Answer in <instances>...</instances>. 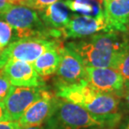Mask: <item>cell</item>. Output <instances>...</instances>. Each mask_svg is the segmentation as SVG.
Here are the masks:
<instances>
[{
    "label": "cell",
    "mask_w": 129,
    "mask_h": 129,
    "mask_svg": "<svg viewBox=\"0 0 129 129\" xmlns=\"http://www.w3.org/2000/svg\"><path fill=\"white\" fill-rule=\"evenodd\" d=\"M57 97L81 106L96 117L108 121L112 126L121 121L119 107L121 97L94 89L86 81L64 85L56 83Z\"/></svg>",
    "instance_id": "1"
},
{
    "label": "cell",
    "mask_w": 129,
    "mask_h": 129,
    "mask_svg": "<svg viewBox=\"0 0 129 129\" xmlns=\"http://www.w3.org/2000/svg\"><path fill=\"white\" fill-rule=\"evenodd\" d=\"M52 117L55 122H50V128L84 129L91 127H113L108 121L96 117L81 106L60 97L56 98Z\"/></svg>",
    "instance_id": "2"
},
{
    "label": "cell",
    "mask_w": 129,
    "mask_h": 129,
    "mask_svg": "<svg viewBox=\"0 0 129 129\" xmlns=\"http://www.w3.org/2000/svg\"><path fill=\"white\" fill-rule=\"evenodd\" d=\"M0 19L4 20L18 39L30 37L47 38L51 35V29L44 24L36 10L24 5L12 4L9 9L0 15Z\"/></svg>",
    "instance_id": "3"
},
{
    "label": "cell",
    "mask_w": 129,
    "mask_h": 129,
    "mask_svg": "<svg viewBox=\"0 0 129 129\" xmlns=\"http://www.w3.org/2000/svg\"><path fill=\"white\" fill-rule=\"evenodd\" d=\"M60 45L57 40L44 37L20 39L11 42L0 55V69L9 61L21 60L32 64L45 51Z\"/></svg>",
    "instance_id": "4"
},
{
    "label": "cell",
    "mask_w": 129,
    "mask_h": 129,
    "mask_svg": "<svg viewBox=\"0 0 129 129\" xmlns=\"http://www.w3.org/2000/svg\"><path fill=\"white\" fill-rule=\"evenodd\" d=\"M80 56L86 67L117 70L124 55L111 53L93 45L88 40L70 42L66 45Z\"/></svg>",
    "instance_id": "5"
},
{
    "label": "cell",
    "mask_w": 129,
    "mask_h": 129,
    "mask_svg": "<svg viewBox=\"0 0 129 129\" xmlns=\"http://www.w3.org/2000/svg\"><path fill=\"white\" fill-rule=\"evenodd\" d=\"M45 86L24 87L13 86L3 101L9 121L18 122L28 108L40 97Z\"/></svg>",
    "instance_id": "6"
},
{
    "label": "cell",
    "mask_w": 129,
    "mask_h": 129,
    "mask_svg": "<svg viewBox=\"0 0 129 129\" xmlns=\"http://www.w3.org/2000/svg\"><path fill=\"white\" fill-rule=\"evenodd\" d=\"M59 53L60 63L56 71V83L71 85L86 81V66L80 56L66 45H60Z\"/></svg>",
    "instance_id": "7"
},
{
    "label": "cell",
    "mask_w": 129,
    "mask_h": 129,
    "mask_svg": "<svg viewBox=\"0 0 129 129\" xmlns=\"http://www.w3.org/2000/svg\"><path fill=\"white\" fill-rule=\"evenodd\" d=\"M86 81L91 87L104 93L122 96L125 80L117 70L112 68L86 67Z\"/></svg>",
    "instance_id": "8"
},
{
    "label": "cell",
    "mask_w": 129,
    "mask_h": 129,
    "mask_svg": "<svg viewBox=\"0 0 129 129\" xmlns=\"http://www.w3.org/2000/svg\"><path fill=\"white\" fill-rule=\"evenodd\" d=\"M60 31L64 38H83L107 32V24L104 14L95 18L74 14L71 16L66 26Z\"/></svg>",
    "instance_id": "9"
},
{
    "label": "cell",
    "mask_w": 129,
    "mask_h": 129,
    "mask_svg": "<svg viewBox=\"0 0 129 129\" xmlns=\"http://www.w3.org/2000/svg\"><path fill=\"white\" fill-rule=\"evenodd\" d=\"M57 96L45 89L40 97L36 100L18 121L20 127L41 126L52 117Z\"/></svg>",
    "instance_id": "10"
},
{
    "label": "cell",
    "mask_w": 129,
    "mask_h": 129,
    "mask_svg": "<svg viewBox=\"0 0 129 129\" xmlns=\"http://www.w3.org/2000/svg\"><path fill=\"white\" fill-rule=\"evenodd\" d=\"M3 71L14 86L39 87L45 86V81L30 63L21 60L9 61L4 66Z\"/></svg>",
    "instance_id": "11"
},
{
    "label": "cell",
    "mask_w": 129,
    "mask_h": 129,
    "mask_svg": "<svg viewBox=\"0 0 129 129\" xmlns=\"http://www.w3.org/2000/svg\"><path fill=\"white\" fill-rule=\"evenodd\" d=\"M103 3L107 31L128 32L129 0H106Z\"/></svg>",
    "instance_id": "12"
},
{
    "label": "cell",
    "mask_w": 129,
    "mask_h": 129,
    "mask_svg": "<svg viewBox=\"0 0 129 129\" xmlns=\"http://www.w3.org/2000/svg\"><path fill=\"white\" fill-rule=\"evenodd\" d=\"M40 18L48 29L60 30L67 25L71 16L64 1H58L40 12Z\"/></svg>",
    "instance_id": "13"
},
{
    "label": "cell",
    "mask_w": 129,
    "mask_h": 129,
    "mask_svg": "<svg viewBox=\"0 0 129 129\" xmlns=\"http://www.w3.org/2000/svg\"><path fill=\"white\" fill-rule=\"evenodd\" d=\"M59 47L45 51L32 63L34 69L44 81L57 71L60 63Z\"/></svg>",
    "instance_id": "14"
},
{
    "label": "cell",
    "mask_w": 129,
    "mask_h": 129,
    "mask_svg": "<svg viewBox=\"0 0 129 129\" xmlns=\"http://www.w3.org/2000/svg\"><path fill=\"white\" fill-rule=\"evenodd\" d=\"M103 0H66L64 4L77 15L86 17H98L104 14Z\"/></svg>",
    "instance_id": "15"
},
{
    "label": "cell",
    "mask_w": 129,
    "mask_h": 129,
    "mask_svg": "<svg viewBox=\"0 0 129 129\" xmlns=\"http://www.w3.org/2000/svg\"><path fill=\"white\" fill-rule=\"evenodd\" d=\"M14 38V30L5 21L0 19V55Z\"/></svg>",
    "instance_id": "16"
},
{
    "label": "cell",
    "mask_w": 129,
    "mask_h": 129,
    "mask_svg": "<svg viewBox=\"0 0 129 129\" xmlns=\"http://www.w3.org/2000/svg\"><path fill=\"white\" fill-rule=\"evenodd\" d=\"M59 0H24L20 3V5H24L40 12L44 11L50 5L58 2Z\"/></svg>",
    "instance_id": "17"
},
{
    "label": "cell",
    "mask_w": 129,
    "mask_h": 129,
    "mask_svg": "<svg viewBox=\"0 0 129 129\" xmlns=\"http://www.w3.org/2000/svg\"><path fill=\"white\" fill-rule=\"evenodd\" d=\"M12 86L13 85L4 74L3 69H0V102H3L5 99Z\"/></svg>",
    "instance_id": "18"
},
{
    "label": "cell",
    "mask_w": 129,
    "mask_h": 129,
    "mask_svg": "<svg viewBox=\"0 0 129 129\" xmlns=\"http://www.w3.org/2000/svg\"><path fill=\"white\" fill-rule=\"evenodd\" d=\"M117 71L125 80V82H129V51L124 55L117 68Z\"/></svg>",
    "instance_id": "19"
},
{
    "label": "cell",
    "mask_w": 129,
    "mask_h": 129,
    "mask_svg": "<svg viewBox=\"0 0 129 129\" xmlns=\"http://www.w3.org/2000/svg\"><path fill=\"white\" fill-rule=\"evenodd\" d=\"M20 125L19 122H0V129H19Z\"/></svg>",
    "instance_id": "20"
},
{
    "label": "cell",
    "mask_w": 129,
    "mask_h": 129,
    "mask_svg": "<svg viewBox=\"0 0 129 129\" xmlns=\"http://www.w3.org/2000/svg\"><path fill=\"white\" fill-rule=\"evenodd\" d=\"M122 96L123 98V104L125 108L129 112V82H125V88Z\"/></svg>",
    "instance_id": "21"
},
{
    "label": "cell",
    "mask_w": 129,
    "mask_h": 129,
    "mask_svg": "<svg viewBox=\"0 0 129 129\" xmlns=\"http://www.w3.org/2000/svg\"><path fill=\"white\" fill-rule=\"evenodd\" d=\"M12 4L10 0H0V15L7 11Z\"/></svg>",
    "instance_id": "22"
},
{
    "label": "cell",
    "mask_w": 129,
    "mask_h": 129,
    "mask_svg": "<svg viewBox=\"0 0 129 129\" xmlns=\"http://www.w3.org/2000/svg\"><path fill=\"white\" fill-rule=\"evenodd\" d=\"M7 121L9 120L5 110V107L3 102H0V122H7Z\"/></svg>",
    "instance_id": "23"
},
{
    "label": "cell",
    "mask_w": 129,
    "mask_h": 129,
    "mask_svg": "<svg viewBox=\"0 0 129 129\" xmlns=\"http://www.w3.org/2000/svg\"><path fill=\"white\" fill-rule=\"evenodd\" d=\"M118 129H129V118H127L120 125Z\"/></svg>",
    "instance_id": "24"
},
{
    "label": "cell",
    "mask_w": 129,
    "mask_h": 129,
    "mask_svg": "<svg viewBox=\"0 0 129 129\" xmlns=\"http://www.w3.org/2000/svg\"><path fill=\"white\" fill-rule=\"evenodd\" d=\"M19 129H44L41 126H35V127H20Z\"/></svg>",
    "instance_id": "25"
},
{
    "label": "cell",
    "mask_w": 129,
    "mask_h": 129,
    "mask_svg": "<svg viewBox=\"0 0 129 129\" xmlns=\"http://www.w3.org/2000/svg\"><path fill=\"white\" fill-rule=\"evenodd\" d=\"M12 2L13 4H19L20 3H22L24 0H10Z\"/></svg>",
    "instance_id": "26"
},
{
    "label": "cell",
    "mask_w": 129,
    "mask_h": 129,
    "mask_svg": "<svg viewBox=\"0 0 129 129\" xmlns=\"http://www.w3.org/2000/svg\"><path fill=\"white\" fill-rule=\"evenodd\" d=\"M127 31L129 32V21H128L127 24Z\"/></svg>",
    "instance_id": "27"
},
{
    "label": "cell",
    "mask_w": 129,
    "mask_h": 129,
    "mask_svg": "<svg viewBox=\"0 0 129 129\" xmlns=\"http://www.w3.org/2000/svg\"><path fill=\"white\" fill-rule=\"evenodd\" d=\"M102 129H106V128H102ZM107 129H109V128H108V127H107Z\"/></svg>",
    "instance_id": "28"
}]
</instances>
